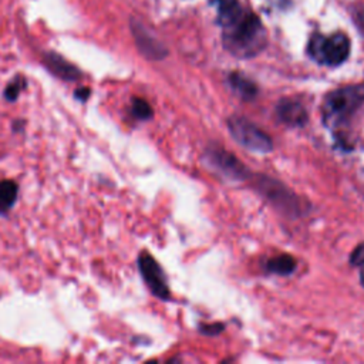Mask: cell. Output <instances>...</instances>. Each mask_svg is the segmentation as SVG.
Listing matches in <instances>:
<instances>
[{"instance_id":"6","label":"cell","mask_w":364,"mask_h":364,"mask_svg":"<svg viewBox=\"0 0 364 364\" xmlns=\"http://www.w3.org/2000/svg\"><path fill=\"white\" fill-rule=\"evenodd\" d=\"M257 182V189L260 193H263L273 205L279 206L280 210H286L287 213H300L301 206L299 199L290 192L287 188H284L280 182L273 181L266 176H260Z\"/></svg>"},{"instance_id":"11","label":"cell","mask_w":364,"mask_h":364,"mask_svg":"<svg viewBox=\"0 0 364 364\" xmlns=\"http://www.w3.org/2000/svg\"><path fill=\"white\" fill-rule=\"evenodd\" d=\"M229 82H230L232 88L235 90V92L242 100H253L257 94L256 84L240 73H232L229 75Z\"/></svg>"},{"instance_id":"4","label":"cell","mask_w":364,"mask_h":364,"mask_svg":"<svg viewBox=\"0 0 364 364\" xmlns=\"http://www.w3.org/2000/svg\"><path fill=\"white\" fill-rule=\"evenodd\" d=\"M228 128L232 136L245 148L255 152H270L273 149L272 138L256 124L245 117L232 115L228 119Z\"/></svg>"},{"instance_id":"9","label":"cell","mask_w":364,"mask_h":364,"mask_svg":"<svg viewBox=\"0 0 364 364\" xmlns=\"http://www.w3.org/2000/svg\"><path fill=\"white\" fill-rule=\"evenodd\" d=\"M44 64L54 75L60 77L61 80L77 81L81 77V73L77 70V67L55 53H47L44 55Z\"/></svg>"},{"instance_id":"10","label":"cell","mask_w":364,"mask_h":364,"mask_svg":"<svg viewBox=\"0 0 364 364\" xmlns=\"http://www.w3.org/2000/svg\"><path fill=\"white\" fill-rule=\"evenodd\" d=\"M132 33L138 44V48L141 50L142 54H145L148 58H155V60L164 57L165 50L138 23H132Z\"/></svg>"},{"instance_id":"12","label":"cell","mask_w":364,"mask_h":364,"mask_svg":"<svg viewBox=\"0 0 364 364\" xmlns=\"http://www.w3.org/2000/svg\"><path fill=\"white\" fill-rule=\"evenodd\" d=\"M296 266H297L296 259L286 253L270 257L266 262V270L270 273H276V274H290L294 272Z\"/></svg>"},{"instance_id":"16","label":"cell","mask_w":364,"mask_h":364,"mask_svg":"<svg viewBox=\"0 0 364 364\" xmlns=\"http://www.w3.org/2000/svg\"><path fill=\"white\" fill-rule=\"evenodd\" d=\"M21 90V82L20 81H13L11 84H9V87L6 88V98L13 101L17 98L18 92Z\"/></svg>"},{"instance_id":"13","label":"cell","mask_w":364,"mask_h":364,"mask_svg":"<svg viewBox=\"0 0 364 364\" xmlns=\"http://www.w3.org/2000/svg\"><path fill=\"white\" fill-rule=\"evenodd\" d=\"M18 186L13 181H1L0 182V213H6L17 199Z\"/></svg>"},{"instance_id":"14","label":"cell","mask_w":364,"mask_h":364,"mask_svg":"<svg viewBox=\"0 0 364 364\" xmlns=\"http://www.w3.org/2000/svg\"><path fill=\"white\" fill-rule=\"evenodd\" d=\"M131 111H132V115L138 119H149L152 117L151 105L142 98H134L132 100Z\"/></svg>"},{"instance_id":"1","label":"cell","mask_w":364,"mask_h":364,"mask_svg":"<svg viewBox=\"0 0 364 364\" xmlns=\"http://www.w3.org/2000/svg\"><path fill=\"white\" fill-rule=\"evenodd\" d=\"M212 3L223 30V44L230 54L250 58L264 48L266 31L257 16L243 9L237 0H212Z\"/></svg>"},{"instance_id":"3","label":"cell","mask_w":364,"mask_h":364,"mask_svg":"<svg viewBox=\"0 0 364 364\" xmlns=\"http://www.w3.org/2000/svg\"><path fill=\"white\" fill-rule=\"evenodd\" d=\"M307 51L318 64L336 67L347 60L350 54V40L343 33H334L330 36L317 33L311 36Z\"/></svg>"},{"instance_id":"8","label":"cell","mask_w":364,"mask_h":364,"mask_svg":"<svg viewBox=\"0 0 364 364\" xmlns=\"http://www.w3.org/2000/svg\"><path fill=\"white\" fill-rule=\"evenodd\" d=\"M276 117L290 127H303L307 122V111L300 101L282 98L276 105Z\"/></svg>"},{"instance_id":"7","label":"cell","mask_w":364,"mask_h":364,"mask_svg":"<svg viewBox=\"0 0 364 364\" xmlns=\"http://www.w3.org/2000/svg\"><path fill=\"white\" fill-rule=\"evenodd\" d=\"M138 266L149 290L162 300L169 299V294H171L169 287H168L164 270L161 269L158 262L149 253L141 252L138 257Z\"/></svg>"},{"instance_id":"5","label":"cell","mask_w":364,"mask_h":364,"mask_svg":"<svg viewBox=\"0 0 364 364\" xmlns=\"http://www.w3.org/2000/svg\"><path fill=\"white\" fill-rule=\"evenodd\" d=\"M206 162L210 168L220 172L223 176L235 179V181H245L250 176L249 169L230 152L220 146H209L205 155Z\"/></svg>"},{"instance_id":"2","label":"cell","mask_w":364,"mask_h":364,"mask_svg":"<svg viewBox=\"0 0 364 364\" xmlns=\"http://www.w3.org/2000/svg\"><path fill=\"white\" fill-rule=\"evenodd\" d=\"M363 102L364 84H351L333 90L323 101V121L327 127H344Z\"/></svg>"},{"instance_id":"15","label":"cell","mask_w":364,"mask_h":364,"mask_svg":"<svg viewBox=\"0 0 364 364\" xmlns=\"http://www.w3.org/2000/svg\"><path fill=\"white\" fill-rule=\"evenodd\" d=\"M350 263L360 269V282L364 286V242L360 243L350 256Z\"/></svg>"},{"instance_id":"17","label":"cell","mask_w":364,"mask_h":364,"mask_svg":"<svg viewBox=\"0 0 364 364\" xmlns=\"http://www.w3.org/2000/svg\"><path fill=\"white\" fill-rule=\"evenodd\" d=\"M88 94H90L88 88H81V90H78V91H77V97H80L81 100H87Z\"/></svg>"}]
</instances>
